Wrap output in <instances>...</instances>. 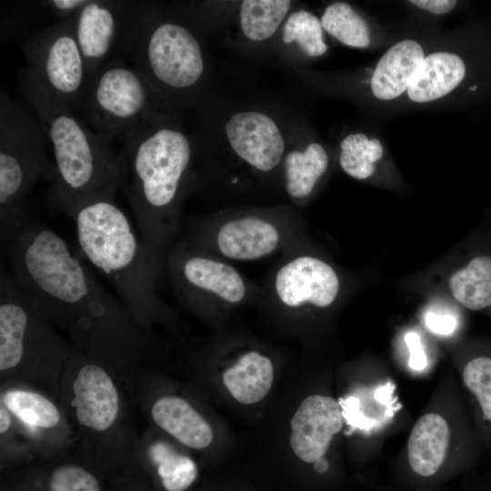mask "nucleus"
<instances>
[{"label":"nucleus","mask_w":491,"mask_h":491,"mask_svg":"<svg viewBox=\"0 0 491 491\" xmlns=\"http://www.w3.org/2000/svg\"><path fill=\"white\" fill-rule=\"evenodd\" d=\"M0 233L15 282L74 347L123 378L150 357L151 332L102 286L79 251L29 208Z\"/></svg>","instance_id":"f257e3e1"},{"label":"nucleus","mask_w":491,"mask_h":491,"mask_svg":"<svg viewBox=\"0 0 491 491\" xmlns=\"http://www.w3.org/2000/svg\"><path fill=\"white\" fill-rule=\"evenodd\" d=\"M337 85L376 120L417 112H446L479 85L469 82L463 32L409 16L367 65Z\"/></svg>","instance_id":"f03ea898"},{"label":"nucleus","mask_w":491,"mask_h":491,"mask_svg":"<svg viewBox=\"0 0 491 491\" xmlns=\"http://www.w3.org/2000/svg\"><path fill=\"white\" fill-rule=\"evenodd\" d=\"M123 190L141 237L165 268L182 232V205L195 188L194 143L175 115L141 126L123 138Z\"/></svg>","instance_id":"7ed1b4c3"},{"label":"nucleus","mask_w":491,"mask_h":491,"mask_svg":"<svg viewBox=\"0 0 491 491\" xmlns=\"http://www.w3.org/2000/svg\"><path fill=\"white\" fill-rule=\"evenodd\" d=\"M66 215L75 224L79 253L108 278L134 319L149 332L154 323L172 326L175 312L156 292L165 268L115 196L85 200Z\"/></svg>","instance_id":"20e7f679"},{"label":"nucleus","mask_w":491,"mask_h":491,"mask_svg":"<svg viewBox=\"0 0 491 491\" xmlns=\"http://www.w3.org/2000/svg\"><path fill=\"white\" fill-rule=\"evenodd\" d=\"M19 83L53 148L49 207L66 215L85 200L115 196L124 186L125 165L112 140L53 98L26 67L19 72Z\"/></svg>","instance_id":"39448f33"},{"label":"nucleus","mask_w":491,"mask_h":491,"mask_svg":"<svg viewBox=\"0 0 491 491\" xmlns=\"http://www.w3.org/2000/svg\"><path fill=\"white\" fill-rule=\"evenodd\" d=\"M109 366L75 347L65 366L58 402L78 450L101 462L137 460L139 438L121 380Z\"/></svg>","instance_id":"423d86ee"},{"label":"nucleus","mask_w":491,"mask_h":491,"mask_svg":"<svg viewBox=\"0 0 491 491\" xmlns=\"http://www.w3.org/2000/svg\"><path fill=\"white\" fill-rule=\"evenodd\" d=\"M117 48L172 107L197 101L205 61L187 25L152 2L130 1Z\"/></svg>","instance_id":"0eeeda50"},{"label":"nucleus","mask_w":491,"mask_h":491,"mask_svg":"<svg viewBox=\"0 0 491 491\" xmlns=\"http://www.w3.org/2000/svg\"><path fill=\"white\" fill-rule=\"evenodd\" d=\"M74 346L57 333L35 301L17 285L9 269L0 274V377L58 401L62 375Z\"/></svg>","instance_id":"6e6552de"},{"label":"nucleus","mask_w":491,"mask_h":491,"mask_svg":"<svg viewBox=\"0 0 491 491\" xmlns=\"http://www.w3.org/2000/svg\"><path fill=\"white\" fill-rule=\"evenodd\" d=\"M182 231L181 239L229 262L281 256L306 241L302 217L283 205L221 210L192 219Z\"/></svg>","instance_id":"1a4fd4ad"},{"label":"nucleus","mask_w":491,"mask_h":491,"mask_svg":"<svg viewBox=\"0 0 491 491\" xmlns=\"http://www.w3.org/2000/svg\"><path fill=\"white\" fill-rule=\"evenodd\" d=\"M79 110L94 131L112 141L175 115L135 68L118 58L89 77Z\"/></svg>","instance_id":"9d476101"},{"label":"nucleus","mask_w":491,"mask_h":491,"mask_svg":"<svg viewBox=\"0 0 491 491\" xmlns=\"http://www.w3.org/2000/svg\"><path fill=\"white\" fill-rule=\"evenodd\" d=\"M165 269L177 301L202 317L215 316L261 296V285L229 261L181 238L170 248Z\"/></svg>","instance_id":"9b49d317"},{"label":"nucleus","mask_w":491,"mask_h":491,"mask_svg":"<svg viewBox=\"0 0 491 491\" xmlns=\"http://www.w3.org/2000/svg\"><path fill=\"white\" fill-rule=\"evenodd\" d=\"M46 135L35 112L0 94V229L28 209L26 199L41 177L51 180Z\"/></svg>","instance_id":"f8f14e48"},{"label":"nucleus","mask_w":491,"mask_h":491,"mask_svg":"<svg viewBox=\"0 0 491 491\" xmlns=\"http://www.w3.org/2000/svg\"><path fill=\"white\" fill-rule=\"evenodd\" d=\"M261 287L259 300L280 312L297 315L332 306L340 296L341 279L305 241L280 256Z\"/></svg>","instance_id":"ddd939ff"},{"label":"nucleus","mask_w":491,"mask_h":491,"mask_svg":"<svg viewBox=\"0 0 491 491\" xmlns=\"http://www.w3.org/2000/svg\"><path fill=\"white\" fill-rule=\"evenodd\" d=\"M26 68L45 91L71 111L79 109L88 83L72 19L58 20L22 44Z\"/></svg>","instance_id":"4468645a"},{"label":"nucleus","mask_w":491,"mask_h":491,"mask_svg":"<svg viewBox=\"0 0 491 491\" xmlns=\"http://www.w3.org/2000/svg\"><path fill=\"white\" fill-rule=\"evenodd\" d=\"M0 404L13 415L31 451L53 455L75 443L73 427L57 400L20 384H2Z\"/></svg>","instance_id":"2eb2a0df"},{"label":"nucleus","mask_w":491,"mask_h":491,"mask_svg":"<svg viewBox=\"0 0 491 491\" xmlns=\"http://www.w3.org/2000/svg\"><path fill=\"white\" fill-rule=\"evenodd\" d=\"M225 136L241 167L252 177L275 175L285 157V141L276 122L259 111L232 115L225 125Z\"/></svg>","instance_id":"dca6fc26"},{"label":"nucleus","mask_w":491,"mask_h":491,"mask_svg":"<svg viewBox=\"0 0 491 491\" xmlns=\"http://www.w3.org/2000/svg\"><path fill=\"white\" fill-rule=\"evenodd\" d=\"M130 1L88 0L72 19L89 77L118 46Z\"/></svg>","instance_id":"f3484780"},{"label":"nucleus","mask_w":491,"mask_h":491,"mask_svg":"<svg viewBox=\"0 0 491 491\" xmlns=\"http://www.w3.org/2000/svg\"><path fill=\"white\" fill-rule=\"evenodd\" d=\"M290 426L295 455L306 463H315L324 457L334 436L342 429L341 406L330 396H307L295 412Z\"/></svg>","instance_id":"a211bd4d"},{"label":"nucleus","mask_w":491,"mask_h":491,"mask_svg":"<svg viewBox=\"0 0 491 491\" xmlns=\"http://www.w3.org/2000/svg\"><path fill=\"white\" fill-rule=\"evenodd\" d=\"M338 164L347 175L359 181L386 183L396 175L386 142L376 128L346 133L338 144Z\"/></svg>","instance_id":"6ab92c4d"},{"label":"nucleus","mask_w":491,"mask_h":491,"mask_svg":"<svg viewBox=\"0 0 491 491\" xmlns=\"http://www.w3.org/2000/svg\"><path fill=\"white\" fill-rule=\"evenodd\" d=\"M320 22L324 31L333 38L356 49H385L395 35V27L380 23L370 14L344 1L327 5Z\"/></svg>","instance_id":"aec40b11"},{"label":"nucleus","mask_w":491,"mask_h":491,"mask_svg":"<svg viewBox=\"0 0 491 491\" xmlns=\"http://www.w3.org/2000/svg\"><path fill=\"white\" fill-rule=\"evenodd\" d=\"M146 411L158 428L188 448L205 449L214 439L208 421L182 396H157L147 405Z\"/></svg>","instance_id":"412c9836"},{"label":"nucleus","mask_w":491,"mask_h":491,"mask_svg":"<svg viewBox=\"0 0 491 491\" xmlns=\"http://www.w3.org/2000/svg\"><path fill=\"white\" fill-rule=\"evenodd\" d=\"M330 165L327 148L316 140L285 155L281 167L284 188L289 199L298 205L306 204L326 178Z\"/></svg>","instance_id":"4be33fe9"},{"label":"nucleus","mask_w":491,"mask_h":491,"mask_svg":"<svg viewBox=\"0 0 491 491\" xmlns=\"http://www.w3.org/2000/svg\"><path fill=\"white\" fill-rule=\"evenodd\" d=\"M449 437V426L444 417L434 413L422 416L415 424L407 443L412 470L425 477L435 475L446 459Z\"/></svg>","instance_id":"5701e85b"},{"label":"nucleus","mask_w":491,"mask_h":491,"mask_svg":"<svg viewBox=\"0 0 491 491\" xmlns=\"http://www.w3.org/2000/svg\"><path fill=\"white\" fill-rule=\"evenodd\" d=\"M274 380L273 362L257 349L242 353L223 373V382L231 396L246 405L256 404L269 393Z\"/></svg>","instance_id":"b1692460"},{"label":"nucleus","mask_w":491,"mask_h":491,"mask_svg":"<svg viewBox=\"0 0 491 491\" xmlns=\"http://www.w3.org/2000/svg\"><path fill=\"white\" fill-rule=\"evenodd\" d=\"M139 456H145L155 467L166 491H185L197 476L195 461L161 439L153 440L142 436L138 445Z\"/></svg>","instance_id":"393cba45"},{"label":"nucleus","mask_w":491,"mask_h":491,"mask_svg":"<svg viewBox=\"0 0 491 491\" xmlns=\"http://www.w3.org/2000/svg\"><path fill=\"white\" fill-rule=\"evenodd\" d=\"M455 299L471 310L491 306V257L476 256L449 279Z\"/></svg>","instance_id":"a878e982"},{"label":"nucleus","mask_w":491,"mask_h":491,"mask_svg":"<svg viewBox=\"0 0 491 491\" xmlns=\"http://www.w3.org/2000/svg\"><path fill=\"white\" fill-rule=\"evenodd\" d=\"M291 1L245 0L240 7V25L250 40L259 42L270 38L288 14Z\"/></svg>","instance_id":"bb28decb"},{"label":"nucleus","mask_w":491,"mask_h":491,"mask_svg":"<svg viewBox=\"0 0 491 491\" xmlns=\"http://www.w3.org/2000/svg\"><path fill=\"white\" fill-rule=\"evenodd\" d=\"M286 44L296 42L301 51L309 57H320L328 51L320 18L306 10L292 13L283 28Z\"/></svg>","instance_id":"cd10ccee"},{"label":"nucleus","mask_w":491,"mask_h":491,"mask_svg":"<svg viewBox=\"0 0 491 491\" xmlns=\"http://www.w3.org/2000/svg\"><path fill=\"white\" fill-rule=\"evenodd\" d=\"M49 491H101L97 477L78 463L64 462L55 466L47 478Z\"/></svg>","instance_id":"c85d7f7f"},{"label":"nucleus","mask_w":491,"mask_h":491,"mask_svg":"<svg viewBox=\"0 0 491 491\" xmlns=\"http://www.w3.org/2000/svg\"><path fill=\"white\" fill-rule=\"evenodd\" d=\"M466 386L475 395L485 420L491 421V358L478 356L463 370Z\"/></svg>","instance_id":"c756f323"},{"label":"nucleus","mask_w":491,"mask_h":491,"mask_svg":"<svg viewBox=\"0 0 491 491\" xmlns=\"http://www.w3.org/2000/svg\"><path fill=\"white\" fill-rule=\"evenodd\" d=\"M401 3L408 10L409 16L436 24L451 15L459 5L456 0H407Z\"/></svg>","instance_id":"7c9ffc66"},{"label":"nucleus","mask_w":491,"mask_h":491,"mask_svg":"<svg viewBox=\"0 0 491 491\" xmlns=\"http://www.w3.org/2000/svg\"><path fill=\"white\" fill-rule=\"evenodd\" d=\"M88 0H47L41 4L58 20H70L87 4Z\"/></svg>","instance_id":"2f4dec72"},{"label":"nucleus","mask_w":491,"mask_h":491,"mask_svg":"<svg viewBox=\"0 0 491 491\" xmlns=\"http://www.w3.org/2000/svg\"><path fill=\"white\" fill-rule=\"evenodd\" d=\"M425 324L433 333L441 336H449L456 328V319L450 314H440L427 311L425 315Z\"/></svg>","instance_id":"473e14b6"},{"label":"nucleus","mask_w":491,"mask_h":491,"mask_svg":"<svg viewBox=\"0 0 491 491\" xmlns=\"http://www.w3.org/2000/svg\"><path fill=\"white\" fill-rule=\"evenodd\" d=\"M409 350L408 366L415 371H422L427 366V358L420 336L416 332H409L405 336Z\"/></svg>","instance_id":"72a5a7b5"},{"label":"nucleus","mask_w":491,"mask_h":491,"mask_svg":"<svg viewBox=\"0 0 491 491\" xmlns=\"http://www.w3.org/2000/svg\"><path fill=\"white\" fill-rule=\"evenodd\" d=\"M314 464H315L314 466L315 469L319 473L326 472L328 467V462L325 457L318 459Z\"/></svg>","instance_id":"f704fd0d"}]
</instances>
